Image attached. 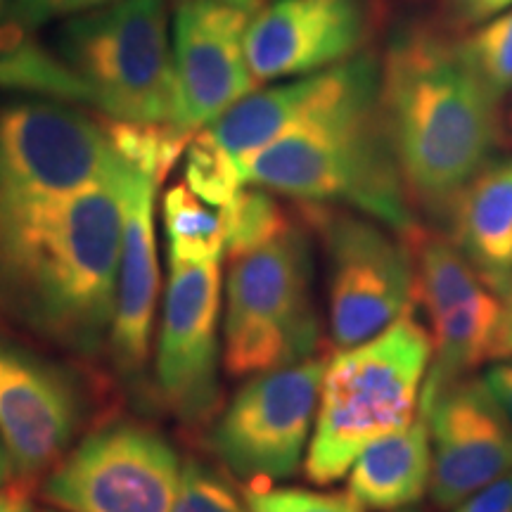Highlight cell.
<instances>
[{"label": "cell", "mask_w": 512, "mask_h": 512, "mask_svg": "<svg viewBox=\"0 0 512 512\" xmlns=\"http://www.w3.org/2000/svg\"><path fill=\"white\" fill-rule=\"evenodd\" d=\"M453 512H512V472L467 496Z\"/></svg>", "instance_id": "1f68e13d"}, {"label": "cell", "mask_w": 512, "mask_h": 512, "mask_svg": "<svg viewBox=\"0 0 512 512\" xmlns=\"http://www.w3.org/2000/svg\"><path fill=\"white\" fill-rule=\"evenodd\" d=\"M508 124H510V133H512V112H510V119H508Z\"/></svg>", "instance_id": "ab89813d"}, {"label": "cell", "mask_w": 512, "mask_h": 512, "mask_svg": "<svg viewBox=\"0 0 512 512\" xmlns=\"http://www.w3.org/2000/svg\"><path fill=\"white\" fill-rule=\"evenodd\" d=\"M328 264V323L337 349L368 342L413 309L406 242L380 221L335 204L297 202Z\"/></svg>", "instance_id": "ba28073f"}, {"label": "cell", "mask_w": 512, "mask_h": 512, "mask_svg": "<svg viewBox=\"0 0 512 512\" xmlns=\"http://www.w3.org/2000/svg\"><path fill=\"white\" fill-rule=\"evenodd\" d=\"M221 209L226 216L223 254H228V259L268 245L297 221V214H290L275 192L259 185H242L238 195Z\"/></svg>", "instance_id": "d4e9b609"}, {"label": "cell", "mask_w": 512, "mask_h": 512, "mask_svg": "<svg viewBox=\"0 0 512 512\" xmlns=\"http://www.w3.org/2000/svg\"><path fill=\"white\" fill-rule=\"evenodd\" d=\"M512 0H444L439 5V15L446 24L460 31H467L475 24L486 22L496 12L510 8Z\"/></svg>", "instance_id": "4dcf8cb0"}, {"label": "cell", "mask_w": 512, "mask_h": 512, "mask_svg": "<svg viewBox=\"0 0 512 512\" xmlns=\"http://www.w3.org/2000/svg\"><path fill=\"white\" fill-rule=\"evenodd\" d=\"M155 190L152 178L133 169L126 190V219L114 294V316L107 356L114 375L126 387L145 382L152 356V332L159 297V256L155 233Z\"/></svg>", "instance_id": "2e32d148"}, {"label": "cell", "mask_w": 512, "mask_h": 512, "mask_svg": "<svg viewBox=\"0 0 512 512\" xmlns=\"http://www.w3.org/2000/svg\"><path fill=\"white\" fill-rule=\"evenodd\" d=\"M377 107L415 214L444 223L503 140L501 95L441 17L408 24L380 57Z\"/></svg>", "instance_id": "7a4b0ae2"}, {"label": "cell", "mask_w": 512, "mask_h": 512, "mask_svg": "<svg viewBox=\"0 0 512 512\" xmlns=\"http://www.w3.org/2000/svg\"><path fill=\"white\" fill-rule=\"evenodd\" d=\"M446 235L484 287L505 299L512 292V157L491 159L458 192L448 209Z\"/></svg>", "instance_id": "ac0fdd59"}, {"label": "cell", "mask_w": 512, "mask_h": 512, "mask_svg": "<svg viewBox=\"0 0 512 512\" xmlns=\"http://www.w3.org/2000/svg\"><path fill=\"white\" fill-rule=\"evenodd\" d=\"M183 159V183L200 200L214 204V207H226L245 185L238 162L226 155L204 128L192 136Z\"/></svg>", "instance_id": "484cf974"}, {"label": "cell", "mask_w": 512, "mask_h": 512, "mask_svg": "<svg viewBox=\"0 0 512 512\" xmlns=\"http://www.w3.org/2000/svg\"><path fill=\"white\" fill-rule=\"evenodd\" d=\"M401 238L413 261V306H418L430 323L486 290L444 230L418 223Z\"/></svg>", "instance_id": "7402d4cb"}, {"label": "cell", "mask_w": 512, "mask_h": 512, "mask_svg": "<svg viewBox=\"0 0 512 512\" xmlns=\"http://www.w3.org/2000/svg\"><path fill=\"white\" fill-rule=\"evenodd\" d=\"M119 0H10V15L29 31H38L48 24L64 22L86 12L100 10Z\"/></svg>", "instance_id": "f546056e"}, {"label": "cell", "mask_w": 512, "mask_h": 512, "mask_svg": "<svg viewBox=\"0 0 512 512\" xmlns=\"http://www.w3.org/2000/svg\"><path fill=\"white\" fill-rule=\"evenodd\" d=\"M432 479V439L427 420L375 439L349 470V494L366 510L399 512L425 496Z\"/></svg>", "instance_id": "d6986e66"}, {"label": "cell", "mask_w": 512, "mask_h": 512, "mask_svg": "<svg viewBox=\"0 0 512 512\" xmlns=\"http://www.w3.org/2000/svg\"><path fill=\"white\" fill-rule=\"evenodd\" d=\"M311 230L297 221L254 252L230 256L223 309V368L235 380L320 354Z\"/></svg>", "instance_id": "5b68a950"}, {"label": "cell", "mask_w": 512, "mask_h": 512, "mask_svg": "<svg viewBox=\"0 0 512 512\" xmlns=\"http://www.w3.org/2000/svg\"><path fill=\"white\" fill-rule=\"evenodd\" d=\"M479 382L484 384V389L496 401V406L505 413V418L512 422V363L503 361L489 366L479 377Z\"/></svg>", "instance_id": "d6a6232c"}, {"label": "cell", "mask_w": 512, "mask_h": 512, "mask_svg": "<svg viewBox=\"0 0 512 512\" xmlns=\"http://www.w3.org/2000/svg\"><path fill=\"white\" fill-rule=\"evenodd\" d=\"M382 0H275L249 19L245 55L259 83L323 72L368 50Z\"/></svg>", "instance_id": "4fadbf2b"}, {"label": "cell", "mask_w": 512, "mask_h": 512, "mask_svg": "<svg viewBox=\"0 0 512 512\" xmlns=\"http://www.w3.org/2000/svg\"><path fill=\"white\" fill-rule=\"evenodd\" d=\"M512 356V292L503 299V325L498 339V358Z\"/></svg>", "instance_id": "e575fe53"}, {"label": "cell", "mask_w": 512, "mask_h": 512, "mask_svg": "<svg viewBox=\"0 0 512 512\" xmlns=\"http://www.w3.org/2000/svg\"><path fill=\"white\" fill-rule=\"evenodd\" d=\"M50 46L79 76L102 117L174 124L176 76L166 0H119L64 19Z\"/></svg>", "instance_id": "8992f818"}, {"label": "cell", "mask_w": 512, "mask_h": 512, "mask_svg": "<svg viewBox=\"0 0 512 512\" xmlns=\"http://www.w3.org/2000/svg\"><path fill=\"white\" fill-rule=\"evenodd\" d=\"M254 12L219 0H181L171 17L176 76L174 124L195 136L256 91L245 55Z\"/></svg>", "instance_id": "5bb4252c"}, {"label": "cell", "mask_w": 512, "mask_h": 512, "mask_svg": "<svg viewBox=\"0 0 512 512\" xmlns=\"http://www.w3.org/2000/svg\"><path fill=\"white\" fill-rule=\"evenodd\" d=\"M432 439L430 496L439 510L456 505L512 472V422L484 384L458 377L420 399Z\"/></svg>", "instance_id": "9a60e30c"}, {"label": "cell", "mask_w": 512, "mask_h": 512, "mask_svg": "<svg viewBox=\"0 0 512 512\" xmlns=\"http://www.w3.org/2000/svg\"><path fill=\"white\" fill-rule=\"evenodd\" d=\"M162 223L169 264H209L226 247V216L221 207L200 200L183 181L166 188Z\"/></svg>", "instance_id": "603a6c76"}, {"label": "cell", "mask_w": 512, "mask_h": 512, "mask_svg": "<svg viewBox=\"0 0 512 512\" xmlns=\"http://www.w3.org/2000/svg\"><path fill=\"white\" fill-rule=\"evenodd\" d=\"M430 358V332L408 313L377 337L330 358L304 460L311 484L339 482L363 448L411 425Z\"/></svg>", "instance_id": "277c9868"}, {"label": "cell", "mask_w": 512, "mask_h": 512, "mask_svg": "<svg viewBox=\"0 0 512 512\" xmlns=\"http://www.w3.org/2000/svg\"><path fill=\"white\" fill-rule=\"evenodd\" d=\"M10 0H0V93L29 95L91 107V95L53 46L10 15Z\"/></svg>", "instance_id": "44dd1931"}, {"label": "cell", "mask_w": 512, "mask_h": 512, "mask_svg": "<svg viewBox=\"0 0 512 512\" xmlns=\"http://www.w3.org/2000/svg\"><path fill=\"white\" fill-rule=\"evenodd\" d=\"M171 512H249L247 501L219 467L190 456L183 460L181 482Z\"/></svg>", "instance_id": "4316f807"}, {"label": "cell", "mask_w": 512, "mask_h": 512, "mask_svg": "<svg viewBox=\"0 0 512 512\" xmlns=\"http://www.w3.org/2000/svg\"><path fill=\"white\" fill-rule=\"evenodd\" d=\"M377 62H380V55L368 48L347 62L323 69V72L306 74L304 79L266 88L259 93H249L204 131L226 155L240 162L278 138L304 114L354 86Z\"/></svg>", "instance_id": "e0dca14e"}, {"label": "cell", "mask_w": 512, "mask_h": 512, "mask_svg": "<svg viewBox=\"0 0 512 512\" xmlns=\"http://www.w3.org/2000/svg\"><path fill=\"white\" fill-rule=\"evenodd\" d=\"M399 512H418V510H408V508H406V510H399Z\"/></svg>", "instance_id": "60d3db41"}, {"label": "cell", "mask_w": 512, "mask_h": 512, "mask_svg": "<svg viewBox=\"0 0 512 512\" xmlns=\"http://www.w3.org/2000/svg\"><path fill=\"white\" fill-rule=\"evenodd\" d=\"M392 3H411V5H420V3H434V5H441L444 0H382L384 8H389Z\"/></svg>", "instance_id": "74e56055"}, {"label": "cell", "mask_w": 512, "mask_h": 512, "mask_svg": "<svg viewBox=\"0 0 512 512\" xmlns=\"http://www.w3.org/2000/svg\"><path fill=\"white\" fill-rule=\"evenodd\" d=\"M36 479L12 477L0 486V512H34Z\"/></svg>", "instance_id": "836d02e7"}, {"label": "cell", "mask_w": 512, "mask_h": 512, "mask_svg": "<svg viewBox=\"0 0 512 512\" xmlns=\"http://www.w3.org/2000/svg\"><path fill=\"white\" fill-rule=\"evenodd\" d=\"M169 268L155 351V396L185 432L197 434L221 408V268L219 261Z\"/></svg>", "instance_id": "7c38bea8"}, {"label": "cell", "mask_w": 512, "mask_h": 512, "mask_svg": "<svg viewBox=\"0 0 512 512\" xmlns=\"http://www.w3.org/2000/svg\"><path fill=\"white\" fill-rule=\"evenodd\" d=\"M121 164L102 117L74 102L0 98V204L67 195Z\"/></svg>", "instance_id": "8fae6325"}, {"label": "cell", "mask_w": 512, "mask_h": 512, "mask_svg": "<svg viewBox=\"0 0 512 512\" xmlns=\"http://www.w3.org/2000/svg\"><path fill=\"white\" fill-rule=\"evenodd\" d=\"M38 512H62V510H55V508H46V510H38Z\"/></svg>", "instance_id": "f35d334b"}, {"label": "cell", "mask_w": 512, "mask_h": 512, "mask_svg": "<svg viewBox=\"0 0 512 512\" xmlns=\"http://www.w3.org/2000/svg\"><path fill=\"white\" fill-rule=\"evenodd\" d=\"M219 3H228V5H235V8L256 12L261 5H264V0H219Z\"/></svg>", "instance_id": "8d00e7d4"}, {"label": "cell", "mask_w": 512, "mask_h": 512, "mask_svg": "<svg viewBox=\"0 0 512 512\" xmlns=\"http://www.w3.org/2000/svg\"><path fill=\"white\" fill-rule=\"evenodd\" d=\"M12 477H15V467H12L8 448H5L3 439H0V486L8 484Z\"/></svg>", "instance_id": "d590c367"}, {"label": "cell", "mask_w": 512, "mask_h": 512, "mask_svg": "<svg viewBox=\"0 0 512 512\" xmlns=\"http://www.w3.org/2000/svg\"><path fill=\"white\" fill-rule=\"evenodd\" d=\"M377 91L380 62L337 98L240 159L242 183L294 202L354 209L394 233H411L420 219L384 133Z\"/></svg>", "instance_id": "3957f363"}, {"label": "cell", "mask_w": 512, "mask_h": 512, "mask_svg": "<svg viewBox=\"0 0 512 512\" xmlns=\"http://www.w3.org/2000/svg\"><path fill=\"white\" fill-rule=\"evenodd\" d=\"M432 358L422 382L420 399H427L448 382L465 377L484 361L498 358L503 325V299L484 290L470 302L432 320Z\"/></svg>", "instance_id": "ffe728a7"}, {"label": "cell", "mask_w": 512, "mask_h": 512, "mask_svg": "<svg viewBox=\"0 0 512 512\" xmlns=\"http://www.w3.org/2000/svg\"><path fill=\"white\" fill-rule=\"evenodd\" d=\"M131 174L0 204V330L81 361L107 349Z\"/></svg>", "instance_id": "6da1fadb"}, {"label": "cell", "mask_w": 512, "mask_h": 512, "mask_svg": "<svg viewBox=\"0 0 512 512\" xmlns=\"http://www.w3.org/2000/svg\"><path fill=\"white\" fill-rule=\"evenodd\" d=\"M181 467L157 427L112 415L46 472L41 498L62 512H171Z\"/></svg>", "instance_id": "9c48e42d"}, {"label": "cell", "mask_w": 512, "mask_h": 512, "mask_svg": "<svg viewBox=\"0 0 512 512\" xmlns=\"http://www.w3.org/2000/svg\"><path fill=\"white\" fill-rule=\"evenodd\" d=\"M102 124H105L114 152L157 185L181 162L192 140V133L176 124H147V121H119L107 117H102Z\"/></svg>", "instance_id": "cb8c5ba5"}, {"label": "cell", "mask_w": 512, "mask_h": 512, "mask_svg": "<svg viewBox=\"0 0 512 512\" xmlns=\"http://www.w3.org/2000/svg\"><path fill=\"white\" fill-rule=\"evenodd\" d=\"M114 413V387L88 363L0 330V439L15 477L46 475Z\"/></svg>", "instance_id": "52a82bcc"}, {"label": "cell", "mask_w": 512, "mask_h": 512, "mask_svg": "<svg viewBox=\"0 0 512 512\" xmlns=\"http://www.w3.org/2000/svg\"><path fill=\"white\" fill-rule=\"evenodd\" d=\"M249 512H366L349 491H316L302 486L245 489Z\"/></svg>", "instance_id": "f1b7e54d"}, {"label": "cell", "mask_w": 512, "mask_h": 512, "mask_svg": "<svg viewBox=\"0 0 512 512\" xmlns=\"http://www.w3.org/2000/svg\"><path fill=\"white\" fill-rule=\"evenodd\" d=\"M465 50L479 76L503 98L512 88V10L477 31H465Z\"/></svg>", "instance_id": "83f0119b"}, {"label": "cell", "mask_w": 512, "mask_h": 512, "mask_svg": "<svg viewBox=\"0 0 512 512\" xmlns=\"http://www.w3.org/2000/svg\"><path fill=\"white\" fill-rule=\"evenodd\" d=\"M328 361V354H316L247 377L211 422V453L245 489L273 486L299 472Z\"/></svg>", "instance_id": "30bf717a"}]
</instances>
